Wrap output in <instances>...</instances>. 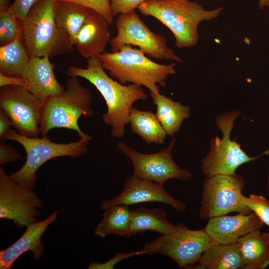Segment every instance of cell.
Masks as SVG:
<instances>
[{"mask_svg": "<svg viewBox=\"0 0 269 269\" xmlns=\"http://www.w3.org/2000/svg\"><path fill=\"white\" fill-rule=\"evenodd\" d=\"M92 11L74 2L56 0L54 10L55 21L68 33L73 45L78 33Z\"/></svg>", "mask_w": 269, "mask_h": 269, "instance_id": "cell-23", "label": "cell"}, {"mask_svg": "<svg viewBox=\"0 0 269 269\" xmlns=\"http://www.w3.org/2000/svg\"><path fill=\"white\" fill-rule=\"evenodd\" d=\"M247 269H264L269 266V243L260 230L253 231L237 241Z\"/></svg>", "mask_w": 269, "mask_h": 269, "instance_id": "cell-24", "label": "cell"}, {"mask_svg": "<svg viewBox=\"0 0 269 269\" xmlns=\"http://www.w3.org/2000/svg\"><path fill=\"white\" fill-rule=\"evenodd\" d=\"M264 223L254 213H238L235 216L222 215L211 218L204 228L211 243L228 244L237 242L241 237L260 230Z\"/></svg>", "mask_w": 269, "mask_h": 269, "instance_id": "cell-15", "label": "cell"}, {"mask_svg": "<svg viewBox=\"0 0 269 269\" xmlns=\"http://www.w3.org/2000/svg\"><path fill=\"white\" fill-rule=\"evenodd\" d=\"M56 0H40L23 21V41L29 57L55 56L71 52L74 46L54 18Z\"/></svg>", "mask_w": 269, "mask_h": 269, "instance_id": "cell-4", "label": "cell"}, {"mask_svg": "<svg viewBox=\"0 0 269 269\" xmlns=\"http://www.w3.org/2000/svg\"><path fill=\"white\" fill-rule=\"evenodd\" d=\"M239 115L238 111L233 110L216 118L215 122L222 133V137L217 136L211 139L209 151L202 159L201 170L206 177L217 174L235 175L240 166L259 157L250 156L235 139L230 138L234 121Z\"/></svg>", "mask_w": 269, "mask_h": 269, "instance_id": "cell-7", "label": "cell"}, {"mask_svg": "<svg viewBox=\"0 0 269 269\" xmlns=\"http://www.w3.org/2000/svg\"><path fill=\"white\" fill-rule=\"evenodd\" d=\"M40 0H14L8 10L23 22L31 9Z\"/></svg>", "mask_w": 269, "mask_h": 269, "instance_id": "cell-30", "label": "cell"}, {"mask_svg": "<svg viewBox=\"0 0 269 269\" xmlns=\"http://www.w3.org/2000/svg\"><path fill=\"white\" fill-rule=\"evenodd\" d=\"M146 202L167 204L177 212H184L186 206L164 189L163 184L134 175L129 177L121 193L117 196L102 201L100 207L104 210L115 205L130 206Z\"/></svg>", "mask_w": 269, "mask_h": 269, "instance_id": "cell-14", "label": "cell"}, {"mask_svg": "<svg viewBox=\"0 0 269 269\" xmlns=\"http://www.w3.org/2000/svg\"><path fill=\"white\" fill-rule=\"evenodd\" d=\"M10 5L9 0H0V11L8 10Z\"/></svg>", "mask_w": 269, "mask_h": 269, "instance_id": "cell-36", "label": "cell"}, {"mask_svg": "<svg viewBox=\"0 0 269 269\" xmlns=\"http://www.w3.org/2000/svg\"><path fill=\"white\" fill-rule=\"evenodd\" d=\"M245 269L244 259L238 242L228 244L211 243L198 262L189 269Z\"/></svg>", "mask_w": 269, "mask_h": 269, "instance_id": "cell-19", "label": "cell"}, {"mask_svg": "<svg viewBox=\"0 0 269 269\" xmlns=\"http://www.w3.org/2000/svg\"><path fill=\"white\" fill-rule=\"evenodd\" d=\"M243 204L269 227V201L262 195L251 194L242 198Z\"/></svg>", "mask_w": 269, "mask_h": 269, "instance_id": "cell-28", "label": "cell"}, {"mask_svg": "<svg viewBox=\"0 0 269 269\" xmlns=\"http://www.w3.org/2000/svg\"><path fill=\"white\" fill-rule=\"evenodd\" d=\"M23 25L19 18L7 10L0 11V46L17 39H23Z\"/></svg>", "mask_w": 269, "mask_h": 269, "instance_id": "cell-27", "label": "cell"}, {"mask_svg": "<svg viewBox=\"0 0 269 269\" xmlns=\"http://www.w3.org/2000/svg\"><path fill=\"white\" fill-rule=\"evenodd\" d=\"M98 56L111 77L122 84L145 87L151 97L159 94L158 85L165 87L168 76L176 73L175 63H156L139 48L130 45H123L117 52L104 51Z\"/></svg>", "mask_w": 269, "mask_h": 269, "instance_id": "cell-2", "label": "cell"}, {"mask_svg": "<svg viewBox=\"0 0 269 269\" xmlns=\"http://www.w3.org/2000/svg\"><path fill=\"white\" fill-rule=\"evenodd\" d=\"M131 236L147 231L167 235L177 227L168 221L166 212L162 208L139 207L131 210Z\"/></svg>", "mask_w": 269, "mask_h": 269, "instance_id": "cell-21", "label": "cell"}, {"mask_svg": "<svg viewBox=\"0 0 269 269\" xmlns=\"http://www.w3.org/2000/svg\"><path fill=\"white\" fill-rule=\"evenodd\" d=\"M78 78L69 77L62 95L44 101L40 123L41 136H46L53 129L63 128L76 131L80 138L92 139L78 125L81 117L90 118L94 111L90 91L80 84Z\"/></svg>", "mask_w": 269, "mask_h": 269, "instance_id": "cell-5", "label": "cell"}, {"mask_svg": "<svg viewBox=\"0 0 269 269\" xmlns=\"http://www.w3.org/2000/svg\"><path fill=\"white\" fill-rule=\"evenodd\" d=\"M109 25L101 15L92 10L78 33L74 44L81 56L89 59L105 51L111 40Z\"/></svg>", "mask_w": 269, "mask_h": 269, "instance_id": "cell-18", "label": "cell"}, {"mask_svg": "<svg viewBox=\"0 0 269 269\" xmlns=\"http://www.w3.org/2000/svg\"><path fill=\"white\" fill-rule=\"evenodd\" d=\"M29 59L22 39L0 46V72L9 76H21Z\"/></svg>", "mask_w": 269, "mask_h": 269, "instance_id": "cell-26", "label": "cell"}, {"mask_svg": "<svg viewBox=\"0 0 269 269\" xmlns=\"http://www.w3.org/2000/svg\"><path fill=\"white\" fill-rule=\"evenodd\" d=\"M141 254L144 255V252L142 250L136 251L119 252L114 258L107 262L102 264L92 263L89 265L88 268L90 269H115V265L122 261Z\"/></svg>", "mask_w": 269, "mask_h": 269, "instance_id": "cell-32", "label": "cell"}, {"mask_svg": "<svg viewBox=\"0 0 269 269\" xmlns=\"http://www.w3.org/2000/svg\"><path fill=\"white\" fill-rule=\"evenodd\" d=\"M268 190L269 191V175L268 177Z\"/></svg>", "mask_w": 269, "mask_h": 269, "instance_id": "cell-39", "label": "cell"}, {"mask_svg": "<svg viewBox=\"0 0 269 269\" xmlns=\"http://www.w3.org/2000/svg\"><path fill=\"white\" fill-rule=\"evenodd\" d=\"M66 74L69 77L87 80L100 93L107 108L102 120L106 125L111 127V135L114 138L124 136L134 104L147 99V94L141 86L122 84L108 74L98 56L88 59L86 68L70 66Z\"/></svg>", "mask_w": 269, "mask_h": 269, "instance_id": "cell-1", "label": "cell"}, {"mask_svg": "<svg viewBox=\"0 0 269 269\" xmlns=\"http://www.w3.org/2000/svg\"><path fill=\"white\" fill-rule=\"evenodd\" d=\"M146 0H110L113 16L130 12L137 8Z\"/></svg>", "mask_w": 269, "mask_h": 269, "instance_id": "cell-31", "label": "cell"}, {"mask_svg": "<svg viewBox=\"0 0 269 269\" xmlns=\"http://www.w3.org/2000/svg\"><path fill=\"white\" fill-rule=\"evenodd\" d=\"M258 6L260 9H264L266 7H269V0H259Z\"/></svg>", "mask_w": 269, "mask_h": 269, "instance_id": "cell-37", "label": "cell"}, {"mask_svg": "<svg viewBox=\"0 0 269 269\" xmlns=\"http://www.w3.org/2000/svg\"><path fill=\"white\" fill-rule=\"evenodd\" d=\"M104 211L103 219L94 230L96 236L101 238L113 234L131 236V210L129 206L115 205Z\"/></svg>", "mask_w": 269, "mask_h": 269, "instance_id": "cell-25", "label": "cell"}, {"mask_svg": "<svg viewBox=\"0 0 269 269\" xmlns=\"http://www.w3.org/2000/svg\"><path fill=\"white\" fill-rule=\"evenodd\" d=\"M4 140L15 141L22 145L26 153V160L17 171L11 173V177L17 183L33 189L37 176L36 172L40 167L48 160L61 156L77 157L88 151V139L79 138L77 141L57 143L47 136L30 137L22 135L10 128Z\"/></svg>", "mask_w": 269, "mask_h": 269, "instance_id": "cell-6", "label": "cell"}, {"mask_svg": "<svg viewBox=\"0 0 269 269\" xmlns=\"http://www.w3.org/2000/svg\"><path fill=\"white\" fill-rule=\"evenodd\" d=\"M128 125L132 132L147 144H162L167 135L155 113L149 110L142 111L134 106L129 115Z\"/></svg>", "mask_w": 269, "mask_h": 269, "instance_id": "cell-22", "label": "cell"}, {"mask_svg": "<svg viewBox=\"0 0 269 269\" xmlns=\"http://www.w3.org/2000/svg\"><path fill=\"white\" fill-rule=\"evenodd\" d=\"M0 107L19 134L30 137L40 134V123L44 101L23 86L1 87Z\"/></svg>", "mask_w": 269, "mask_h": 269, "instance_id": "cell-13", "label": "cell"}, {"mask_svg": "<svg viewBox=\"0 0 269 269\" xmlns=\"http://www.w3.org/2000/svg\"><path fill=\"white\" fill-rule=\"evenodd\" d=\"M42 199L33 189L17 183L0 167V218L12 220L19 227L37 222Z\"/></svg>", "mask_w": 269, "mask_h": 269, "instance_id": "cell-11", "label": "cell"}, {"mask_svg": "<svg viewBox=\"0 0 269 269\" xmlns=\"http://www.w3.org/2000/svg\"><path fill=\"white\" fill-rule=\"evenodd\" d=\"M175 143V138L173 137L166 148L150 154L138 152L124 141L118 142L117 147L131 161L133 174L135 176L161 184L171 179L189 181L193 177L192 172L180 168L172 158Z\"/></svg>", "mask_w": 269, "mask_h": 269, "instance_id": "cell-12", "label": "cell"}, {"mask_svg": "<svg viewBox=\"0 0 269 269\" xmlns=\"http://www.w3.org/2000/svg\"><path fill=\"white\" fill-rule=\"evenodd\" d=\"M24 157L14 147L0 141V165L8 162L23 159Z\"/></svg>", "mask_w": 269, "mask_h": 269, "instance_id": "cell-33", "label": "cell"}, {"mask_svg": "<svg viewBox=\"0 0 269 269\" xmlns=\"http://www.w3.org/2000/svg\"><path fill=\"white\" fill-rule=\"evenodd\" d=\"M21 77L24 87L44 101L62 95L65 89L57 80L48 57H30Z\"/></svg>", "mask_w": 269, "mask_h": 269, "instance_id": "cell-17", "label": "cell"}, {"mask_svg": "<svg viewBox=\"0 0 269 269\" xmlns=\"http://www.w3.org/2000/svg\"><path fill=\"white\" fill-rule=\"evenodd\" d=\"M263 237L269 243V231L267 233H262Z\"/></svg>", "mask_w": 269, "mask_h": 269, "instance_id": "cell-38", "label": "cell"}, {"mask_svg": "<svg viewBox=\"0 0 269 269\" xmlns=\"http://www.w3.org/2000/svg\"><path fill=\"white\" fill-rule=\"evenodd\" d=\"M155 115L167 135L173 137L184 120L190 116V107L160 93L152 96Z\"/></svg>", "mask_w": 269, "mask_h": 269, "instance_id": "cell-20", "label": "cell"}, {"mask_svg": "<svg viewBox=\"0 0 269 269\" xmlns=\"http://www.w3.org/2000/svg\"><path fill=\"white\" fill-rule=\"evenodd\" d=\"M25 85V81L21 76H9L0 72V87L9 86H19L24 87Z\"/></svg>", "mask_w": 269, "mask_h": 269, "instance_id": "cell-34", "label": "cell"}, {"mask_svg": "<svg viewBox=\"0 0 269 269\" xmlns=\"http://www.w3.org/2000/svg\"><path fill=\"white\" fill-rule=\"evenodd\" d=\"M74 2L91 9L101 15L109 25H112V15L110 0H56Z\"/></svg>", "mask_w": 269, "mask_h": 269, "instance_id": "cell-29", "label": "cell"}, {"mask_svg": "<svg viewBox=\"0 0 269 269\" xmlns=\"http://www.w3.org/2000/svg\"><path fill=\"white\" fill-rule=\"evenodd\" d=\"M137 8L142 15L153 17L168 27L179 48L195 46L200 23L217 18L223 9L207 10L189 0H146Z\"/></svg>", "mask_w": 269, "mask_h": 269, "instance_id": "cell-3", "label": "cell"}, {"mask_svg": "<svg viewBox=\"0 0 269 269\" xmlns=\"http://www.w3.org/2000/svg\"><path fill=\"white\" fill-rule=\"evenodd\" d=\"M59 213L58 211H54L43 220L27 226L19 239L6 249L0 251V269H11L15 261L27 251L32 252L34 260L41 259L45 247L41 237L48 226L56 220Z\"/></svg>", "mask_w": 269, "mask_h": 269, "instance_id": "cell-16", "label": "cell"}, {"mask_svg": "<svg viewBox=\"0 0 269 269\" xmlns=\"http://www.w3.org/2000/svg\"><path fill=\"white\" fill-rule=\"evenodd\" d=\"M244 184L242 176L236 174L206 177L203 182L200 218L205 220L231 212L251 213L242 202Z\"/></svg>", "mask_w": 269, "mask_h": 269, "instance_id": "cell-10", "label": "cell"}, {"mask_svg": "<svg viewBox=\"0 0 269 269\" xmlns=\"http://www.w3.org/2000/svg\"><path fill=\"white\" fill-rule=\"evenodd\" d=\"M12 126V122L5 113V112L0 109V141L4 140V137L9 129Z\"/></svg>", "mask_w": 269, "mask_h": 269, "instance_id": "cell-35", "label": "cell"}, {"mask_svg": "<svg viewBox=\"0 0 269 269\" xmlns=\"http://www.w3.org/2000/svg\"><path fill=\"white\" fill-rule=\"evenodd\" d=\"M171 234L161 235L145 243L144 255L159 254L173 260L180 268H189L196 264L211 244L204 228L193 230L182 223Z\"/></svg>", "mask_w": 269, "mask_h": 269, "instance_id": "cell-9", "label": "cell"}, {"mask_svg": "<svg viewBox=\"0 0 269 269\" xmlns=\"http://www.w3.org/2000/svg\"><path fill=\"white\" fill-rule=\"evenodd\" d=\"M115 25L117 34L109 42L112 52L130 45L137 46L146 56L155 59L181 62L180 57L167 47L165 37L151 31L135 9L119 14Z\"/></svg>", "mask_w": 269, "mask_h": 269, "instance_id": "cell-8", "label": "cell"}]
</instances>
